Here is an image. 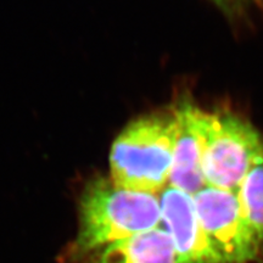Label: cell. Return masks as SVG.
<instances>
[{
	"instance_id": "6da1fadb",
	"label": "cell",
	"mask_w": 263,
	"mask_h": 263,
	"mask_svg": "<svg viewBox=\"0 0 263 263\" xmlns=\"http://www.w3.org/2000/svg\"><path fill=\"white\" fill-rule=\"evenodd\" d=\"M162 222L160 196L115 186L103 177L91 179L80 199L78 233L61 255L67 263L141 233L159 228Z\"/></svg>"
},
{
	"instance_id": "7a4b0ae2",
	"label": "cell",
	"mask_w": 263,
	"mask_h": 263,
	"mask_svg": "<svg viewBox=\"0 0 263 263\" xmlns=\"http://www.w3.org/2000/svg\"><path fill=\"white\" fill-rule=\"evenodd\" d=\"M178 122L176 112L138 118L118 134L110 154L111 182L159 195L170 182Z\"/></svg>"
},
{
	"instance_id": "3957f363",
	"label": "cell",
	"mask_w": 263,
	"mask_h": 263,
	"mask_svg": "<svg viewBox=\"0 0 263 263\" xmlns=\"http://www.w3.org/2000/svg\"><path fill=\"white\" fill-rule=\"evenodd\" d=\"M263 161V139L235 115H206L202 174L206 185L236 192L252 167Z\"/></svg>"
},
{
	"instance_id": "277c9868",
	"label": "cell",
	"mask_w": 263,
	"mask_h": 263,
	"mask_svg": "<svg viewBox=\"0 0 263 263\" xmlns=\"http://www.w3.org/2000/svg\"><path fill=\"white\" fill-rule=\"evenodd\" d=\"M193 199L201 228L223 263L257 257L261 242L242 216L236 192L206 185Z\"/></svg>"
},
{
	"instance_id": "5b68a950",
	"label": "cell",
	"mask_w": 263,
	"mask_h": 263,
	"mask_svg": "<svg viewBox=\"0 0 263 263\" xmlns=\"http://www.w3.org/2000/svg\"><path fill=\"white\" fill-rule=\"evenodd\" d=\"M161 217L176 248L178 263H223L197 218L188 193L167 185L160 195Z\"/></svg>"
},
{
	"instance_id": "8992f818",
	"label": "cell",
	"mask_w": 263,
	"mask_h": 263,
	"mask_svg": "<svg viewBox=\"0 0 263 263\" xmlns=\"http://www.w3.org/2000/svg\"><path fill=\"white\" fill-rule=\"evenodd\" d=\"M178 122L168 185L194 196L206 186L202 174L206 115L199 107L184 103L174 110Z\"/></svg>"
},
{
	"instance_id": "52a82bcc",
	"label": "cell",
	"mask_w": 263,
	"mask_h": 263,
	"mask_svg": "<svg viewBox=\"0 0 263 263\" xmlns=\"http://www.w3.org/2000/svg\"><path fill=\"white\" fill-rule=\"evenodd\" d=\"M67 263H178V256L166 229L156 228Z\"/></svg>"
},
{
	"instance_id": "ba28073f",
	"label": "cell",
	"mask_w": 263,
	"mask_h": 263,
	"mask_svg": "<svg viewBox=\"0 0 263 263\" xmlns=\"http://www.w3.org/2000/svg\"><path fill=\"white\" fill-rule=\"evenodd\" d=\"M236 196L245 221L263 242V161L250 170L236 189Z\"/></svg>"
},
{
	"instance_id": "9c48e42d",
	"label": "cell",
	"mask_w": 263,
	"mask_h": 263,
	"mask_svg": "<svg viewBox=\"0 0 263 263\" xmlns=\"http://www.w3.org/2000/svg\"><path fill=\"white\" fill-rule=\"evenodd\" d=\"M212 2H215L217 5L223 6V8H227V6L238 4V3L241 2V0H212Z\"/></svg>"
}]
</instances>
